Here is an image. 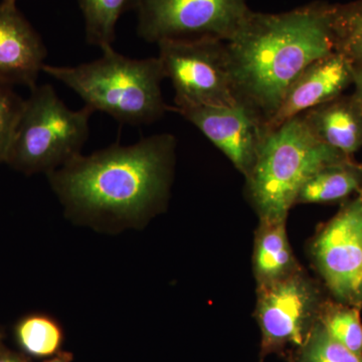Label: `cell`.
I'll use <instances>...</instances> for the list:
<instances>
[{"mask_svg":"<svg viewBox=\"0 0 362 362\" xmlns=\"http://www.w3.org/2000/svg\"><path fill=\"white\" fill-rule=\"evenodd\" d=\"M177 140L169 133L75 157L47 180L66 218L100 232L146 225L166 207Z\"/></svg>","mask_w":362,"mask_h":362,"instance_id":"6da1fadb","label":"cell"},{"mask_svg":"<svg viewBox=\"0 0 362 362\" xmlns=\"http://www.w3.org/2000/svg\"><path fill=\"white\" fill-rule=\"evenodd\" d=\"M330 4L318 0L285 13L252 11L226 42L233 96L265 126L293 81L334 51Z\"/></svg>","mask_w":362,"mask_h":362,"instance_id":"7a4b0ae2","label":"cell"},{"mask_svg":"<svg viewBox=\"0 0 362 362\" xmlns=\"http://www.w3.org/2000/svg\"><path fill=\"white\" fill-rule=\"evenodd\" d=\"M102 52L101 58L75 66L45 64L42 71L74 90L86 106L120 123L149 125L170 111L162 95L165 75L158 57L130 59L113 47Z\"/></svg>","mask_w":362,"mask_h":362,"instance_id":"3957f363","label":"cell"},{"mask_svg":"<svg viewBox=\"0 0 362 362\" xmlns=\"http://www.w3.org/2000/svg\"><path fill=\"white\" fill-rule=\"evenodd\" d=\"M349 159L319 141L301 115L283 124L267 136L246 176L247 197L259 220L287 221L306 180L324 166Z\"/></svg>","mask_w":362,"mask_h":362,"instance_id":"277c9868","label":"cell"},{"mask_svg":"<svg viewBox=\"0 0 362 362\" xmlns=\"http://www.w3.org/2000/svg\"><path fill=\"white\" fill-rule=\"evenodd\" d=\"M30 90L6 163L25 175H47L82 154L95 111L86 105L80 110H71L49 84L37 85Z\"/></svg>","mask_w":362,"mask_h":362,"instance_id":"5b68a950","label":"cell"},{"mask_svg":"<svg viewBox=\"0 0 362 362\" xmlns=\"http://www.w3.org/2000/svg\"><path fill=\"white\" fill-rule=\"evenodd\" d=\"M137 33L147 42H228L252 9L247 0H137Z\"/></svg>","mask_w":362,"mask_h":362,"instance_id":"8992f818","label":"cell"},{"mask_svg":"<svg viewBox=\"0 0 362 362\" xmlns=\"http://www.w3.org/2000/svg\"><path fill=\"white\" fill-rule=\"evenodd\" d=\"M326 300L320 286L302 268L257 287L255 317L261 331L259 361L301 346L318 324Z\"/></svg>","mask_w":362,"mask_h":362,"instance_id":"52a82bcc","label":"cell"},{"mask_svg":"<svg viewBox=\"0 0 362 362\" xmlns=\"http://www.w3.org/2000/svg\"><path fill=\"white\" fill-rule=\"evenodd\" d=\"M158 59L175 90V106H232V78L223 40L161 42Z\"/></svg>","mask_w":362,"mask_h":362,"instance_id":"ba28073f","label":"cell"},{"mask_svg":"<svg viewBox=\"0 0 362 362\" xmlns=\"http://www.w3.org/2000/svg\"><path fill=\"white\" fill-rule=\"evenodd\" d=\"M312 259L332 299L362 308V202H343L311 244Z\"/></svg>","mask_w":362,"mask_h":362,"instance_id":"9c48e42d","label":"cell"},{"mask_svg":"<svg viewBox=\"0 0 362 362\" xmlns=\"http://www.w3.org/2000/svg\"><path fill=\"white\" fill-rule=\"evenodd\" d=\"M194 125L238 171L246 177L265 142V124L256 114L239 103L232 106H199L173 108Z\"/></svg>","mask_w":362,"mask_h":362,"instance_id":"30bf717a","label":"cell"},{"mask_svg":"<svg viewBox=\"0 0 362 362\" xmlns=\"http://www.w3.org/2000/svg\"><path fill=\"white\" fill-rule=\"evenodd\" d=\"M354 84V66L346 57L333 51L317 59L286 90L277 111L266 124L267 135L305 112L341 96Z\"/></svg>","mask_w":362,"mask_h":362,"instance_id":"8fae6325","label":"cell"},{"mask_svg":"<svg viewBox=\"0 0 362 362\" xmlns=\"http://www.w3.org/2000/svg\"><path fill=\"white\" fill-rule=\"evenodd\" d=\"M47 47L16 0L0 2V84L37 86Z\"/></svg>","mask_w":362,"mask_h":362,"instance_id":"7c38bea8","label":"cell"},{"mask_svg":"<svg viewBox=\"0 0 362 362\" xmlns=\"http://www.w3.org/2000/svg\"><path fill=\"white\" fill-rule=\"evenodd\" d=\"M319 141L354 159L362 148V107L354 94L341 95L301 114Z\"/></svg>","mask_w":362,"mask_h":362,"instance_id":"4fadbf2b","label":"cell"},{"mask_svg":"<svg viewBox=\"0 0 362 362\" xmlns=\"http://www.w3.org/2000/svg\"><path fill=\"white\" fill-rule=\"evenodd\" d=\"M259 221L252 254L257 287L271 284L301 269L288 239L286 221Z\"/></svg>","mask_w":362,"mask_h":362,"instance_id":"5bb4252c","label":"cell"},{"mask_svg":"<svg viewBox=\"0 0 362 362\" xmlns=\"http://www.w3.org/2000/svg\"><path fill=\"white\" fill-rule=\"evenodd\" d=\"M362 189V163L349 159L317 170L302 185L296 204L345 202Z\"/></svg>","mask_w":362,"mask_h":362,"instance_id":"9a60e30c","label":"cell"},{"mask_svg":"<svg viewBox=\"0 0 362 362\" xmlns=\"http://www.w3.org/2000/svg\"><path fill=\"white\" fill-rule=\"evenodd\" d=\"M85 18L86 40L101 49L113 47L119 18L135 11L137 0H78Z\"/></svg>","mask_w":362,"mask_h":362,"instance_id":"2e32d148","label":"cell"},{"mask_svg":"<svg viewBox=\"0 0 362 362\" xmlns=\"http://www.w3.org/2000/svg\"><path fill=\"white\" fill-rule=\"evenodd\" d=\"M21 349L37 358H49L63 351L64 330L58 321L47 314H30L16 327Z\"/></svg>","mask_w":362,"mask_h":362,"instance_id":"e0dca14e","label":"cell"},{"mask_svg":"<svg viewBox=\"0 0 362 362\" xmlns=\"http://www.w3.org/2000/svg\"><path fill=\"white\" fill-rule=\"evenodd\" d=\"M330 28L334 51L362 68V0L331 4Z\"/></svg>","mask_w":362,"mask_h":362,"instance_id":"ac0fdd59","label":"cell"},{"mask_svg":"<svg viewBox=\"0 0 362 362\" xmlns=\"http://www.w3.org/2000/svg\"><path fill=\"white\" fill-rule=\"evenodd\" d=\"M361 309L327 299L319 318V322L331 337L359 354H362Z\"/></svg>","mask_w":362,"mask_h":362,"instance_id":"d6986e66","label":"cell"},{"mask_svg":"<svg viewBox=\"0 0 362 362\" xmlns=\"http://www.w3.org/2000/svg\"><path fill=\"white\" fill-rule=\"evenodd\" d=\"M290 362H362V354L337 341L318 322L306 341L293 350Z\"/></svg>","mask_w":362,"mask_h":362,"instance_id":"ffe728a7","label":"cell"},{"mask_svg":"<svg viewBox=\"0 0 362 362\" xmlns=\"http://www.w3.org/2000/svg\"><path fill=\"white\" fill-rule=\"evenodd\" d=\"M23 102L11 87L0 84V163L6 160Z\"/></svg>","mask_w":362,"mask_h":362,"instance_id":"44dd1931","label":"cell"},{"mask_svg":"<svg viewBox=\"0 0 362 362\" xmlns=\"http://www.w3.org/2000/svg\"><path fill=\"white\" fill-rule=\"evenodd\" d=\"M354 95L358 100L359 104L362 107V68L354 66Z\"/></svg>","mask_w":362,"mask_h":362,"instance_id":"7402d4cb","label":"cell"},{"mask_svg":"<svg viewBox=\"0 0 362 362\" xmlns=\"http://www.w3.org/2000/svg\"><path fill=\"white\" fill-rule=\"evenodd\" d=\"M0 362H28L23 356L18 354L4 349V346L0 349Z\"/></svg>","mask_w":362,"mask_h":362,"instance_id":"603a6c76","label":"cell"},{"mask_svg":"<svg viewBox=\"0 0 362 362\" xmlns=\"http://www.w3.org/2000/svg\"><path fill=\"white\" fill-rule=\"evenodd\" d=\"M73 361V356L70 352L62 351L57 356L49 357L44 362H71Z\"/></svg>","mask_w":362,"mask_h":362,"instance_id":"cb8c5ba5","label":"cell"},{"mask_svg":"<svg viewBox=\"0 0 362 362\" xmlns=\"http://www.w3.org/2000/svg\"><path fill=\"white\" fill-rule=\"evenodd\" d=\"M357 195H358V197H361V202H362V189H361V192H359V194H357Z\"/></svg>","mask_w":362,"mask_h":362,"instance_id":"d4e9b609","label":"cell"},{"mask_svg":"<svg viewBox=\"0 0 362 362\" xmlns=\"http://www.w3.org/2000/svg\"><path fill=\"white\" fill-rule=\"evenodd\" d=\"M2 344H1V339H0V349H1Z\"/></svg>","mask_w":362,"mask_h":362,"instance_id":"484cf974","label":"cell"},{"mask_svg":"<svg viewBox=\"0 0 362 362\" xmlns=\"http://www.w3.org/2000/svg\"><path fill=\"white\" fill-rule=\"evenodd\" d=\"M259 362H264V361H259Z\"/></svg>","mask_w":362,"mask_h":362,"instance_id":"4316f807","label":"cell"}]
</instances>
